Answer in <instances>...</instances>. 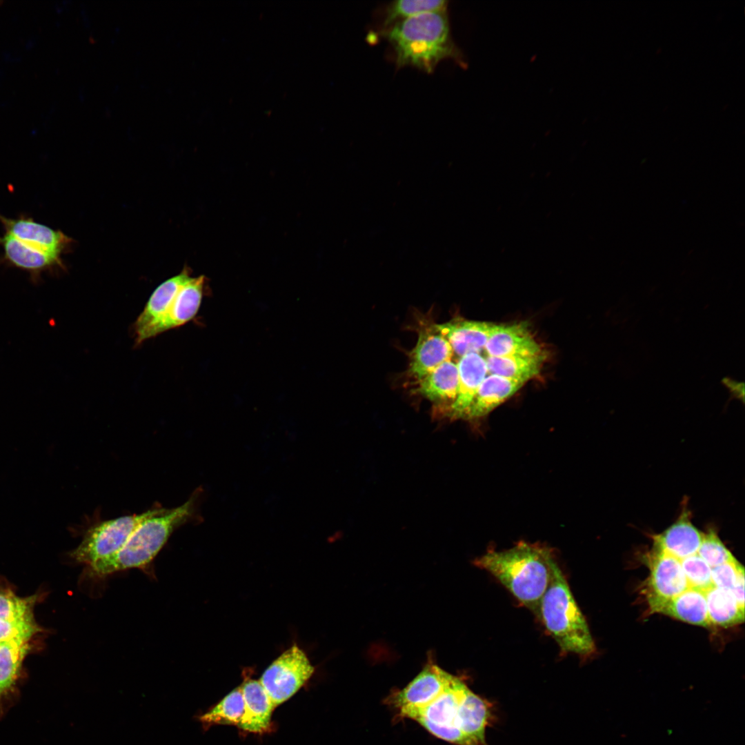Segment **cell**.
I'll return each mask as SVG.
<instances>
[{"label":"cell","instance_id":"obj_1","mask_svg":"<svg viewBox=\"0 0 745 745\" xmlns=\"http://www.w3.org/2000/svg\"><path fill=\"white\" fill-rule=\"evenodd\" d=\"M398 716L413 719L435 737L456 745H488L486 728L490 719L487 702L453 675L444 690L419 708L397 710Z\"/></svg>","mask_w":745,"mask_h":745},{"label":"cell","instance_id":"obj_2","mask_svg":"<svg viewBox=\"0 0 745 745\" xmlns=\"http://www.w3.org/2000/svg\"><path fill=\"white\" fill-rule=\"evenodd\" d=\"M203 493V488L198 487L183 504L172 508L160 506L137 527L116 554L88 566V575L102 577L148 566L175 530L188 523L203 520L199 510Z\"/></svg>","mask_w":745,"mask_h":745},{"label":"cell","instance_id":"obj_3","mask_svg":"<svg viewBox=\"0 0 745 745\" xmlns=\"http://www.w3.org/2000/svg\"><path fill=\"white\" fill-rule=\"evenodd\" d=\"M555 562L549 548L522 542L506 550L488 551L475 564L494 576L537 615Z\"/></svg>","mask_w":745,"mask_h":745},{"label":"cell","instance_id":"obj_4","mask_svg":"<svg viewBox=\"0 0 745 745\" xmlns=\"http://www.w3.org/2000/svg\"><path fill=\"white\" fill-rule=\"evenodd\" d=\"M398 66H411L431 72L442 60L459 55L453 42L446 10L399 21L384 32Z\"/></svg>","mask_w":745,"mask_h":745},{"label":"cell","instance_id":"obj_5","mask_svg":"<svg viewBox=\"0 0 745 745\" xmlns=\"http://www.w3.org/2000/svg\"><path fill=\"white\" fill-rule=\"evenodd\" d=\"M537 616L562 651L589 656L595 645L588 623L556 562Z\"/></svg>","mask_w":745,"mask_h":745},{"label":"cell","instance_id":"obj_6","mask_svg":"<svg viewBox=\"0 0 745 745\" xmlns=\"http://www.w3.org/2000/svg\"><path fill=\"white\" fill-rule=\"evenodd\" d=\"M155 506L141 514L126 515L100 522L89 528L80 544L71 551L70 557L88 566L116 554L137 527L154 514Z\"/></svg>","mask_w":745,"mask_h":745},{"label":"cell","instance_id":"obj_7","mask_svg":"<svg viewBox=\"0 0 745 745\" xmlns=\"http://www.w3.org/2000/svg\"><path fill=\"white\" fill-rule=\"evenodd\" d=\"M314 671L306 653L295 644L273 661L259 681L275 708L294 695Z\"/></svg>","mask_w":745,"mask_h":745},{"label":"cell","instance_id":"obj_8","mask_svg":"<svg viewBox=\"0 0 745 745\" xmlns=\"http://www.w3.org/2000/svg\"><path fill=\"white\" fill-rule=\"evenodd\" d=\"M650 552L646 597L651 611L656 613L661 606L689 586L679 559L654 547Z\"/></svg>","mask_w":745,"mask_h":745},{"label":"cell","instance_id":"obj_9","mask_svg":"<svg viewBox=\"0 0 745 745\" xmlns=\"http://www.w3.org/2000/svg\"><path fill=\"white\" fill-rule=\"evenodd\" d=\"M418 338L409 353L408 375L415 381L421 379L440 364L452 359L450 344L438 330L436 324L424 319L419 321Z\"/></svg>","mask_w":745,"mask_h":745},{"label":"cell","instance_id":"obj_10","mask_svg":"<svg viewBox=\"0 0 745 745\" xmlns=\"http://www.w3.org/2000/svg\"><path fill=\"white\" fill-rule=\"evenodd\" d=\"M453 677L430 662L405 688L390 695L386 699L387 703L397 711L424 706L444 690Z\"/></svg>","mask_w":745,"mask_h":745},{"label":"cell","instance_id":"obj_11","mask_svg":"<svg viewBox=\"0 0 745 745\" xmlns=\"http://www.w3.org/2000/svg\"><path fill=\"white\" fill-rule=\"evenodd\" d=\"M0 222L7 233L28 246L61 257L72 239L59 230H55L33 219L21 215L8 218L0 214Z\"/></svg>","mask_w":745,"mask_h":745},{"label":"cell","instance_id":"obj_12","mask_svg":"<svg viewBox=\"0 0 745 745\" xmlns=\"http://www.w3.org/2000/svg\"><path fill=\"white\" fill-rule=\"evenodd\" d=\"M206 282L203 275L191 277L179 291L167 314L146 332L141 343L194 319L202 301Z\"/></svg>","mask_w":745,"mask_h":745},{"label":"cell","instance_id":"obj_13","mask_svg":"<svg viewBox=\"0 0 745 745\" xmlns=\"http://www.w3.org/2000/svg\"><path fill=\"white\" fill-rule=\"evenodd\" d=\"M484 349L490 357L534 356L542 354L528 325L493 324Z\"/></svg>","mask_w":745,"mask_h":745},{"label":"cell","instance_id":"obj_14","mask_svg":"<svg viewBox=\"0 0 745 745\" xmlns=\"http://www.w3.org/2000/svg\"><path fill=\"white\" fill-rule=\"evenodd\" d=\"M188 268L159 285L146 302L133 324L135 341L141 343L146 332L159 322L168 312L181 287L190 278Z\"/></svg>","mask_w":745,"mask_h":745},{"label":"cell","instance_id":"obj_15","mask_svg":"<svg viewBox=\"0 0 745 745\" xmlns=\"http://www.w3.org/2000/svg\"><path fill=\"white\" fill-rule=\"evenodd\" d=\"M0 246L1 261L28 272L34 282L42 273L63 267L61 257L33 248L7 233L0 236Z\"/></svg>","mask_w":745,"mask_h":745},{"label":"cell","instance_id":"obj_16","mask_svg":"<svg viewBox=\"0 0 745 745\" xmlns=\"http://www.w3.org/2000/svg\"><path fill=\"white\" fill-rule=\"evenodd\" d=\"M703 533L693 524L685 505L677 519L661 533L652 535L653 547L682 560L697 553Z\"/></svg>","mask_w":745,"mask_h":745},{"label":"cell","instance_id":"obj_17","mask_svg":"<svg viewBox=\"0 0 745 745\" xmlns=\"http://www.w3.org/2000/svg\"><path fill=\"white\" fill-rule=\"evenodd\" d=\"M459 386L455 401L444 413L453 419H464L481 382L486 377V359L479 353L471 352L459 359Z\"/></svg>","mask_w":745,"mask_h":745},{"label":"cell","instance_id":"obj_18","mask_svg":"<svg viewBox=\"0 0 745 745\" xmlns=\"http://www.w3.org/2000/svg\"><path fill=\"white\" fill-rule=\"evenodd\" d=\"M492 325L461 318L436 324L438 330L450 344L453 355H456L459 358L471 352L479 353L484 349Z\"/></svg>","mask_w":745,"mask_h":745},{"label":"cell","instance_id":"obj_19","mask_svg":"<svg viewBox=\"0 0 745 745\" xmlns=\"http://www.w3.org/2000/svg\"><path fill=\"white\" fill-rule=\"evenodd\" d=\"M459 386L457 363L444 361L433 371L416 381L414 391L438 404L444 411L455 401Z\"/></svg>","mask_w":745,"mask_h":745},{"label":"cell","instance_id":"obj_20","mask_svg":"<svg viewBox=\"0 0 745 745\" xmlns=\"http://www.w3.org/2000/svg\"><path fill=\"white\" fill-rule=\"evenodd\" d=\"M526 382L490 374L486 376L468 407L464 419L484 417L513 395Z\"/></svg>","mask_w":745,"mask_h":745},{"label":"cell","instance_id":"obj_21","mask_svg":"<svg viewBox=\"0 0 745 745\" xmlns=\"http://www.w3.org/2000/svg\"><path fill=\"white\" fill-rule=\"evenodd\" d=\"M244 714L238 727L251 733H264L269 729L275 706L259 680L248 679L241 686Z\"/></svg>","mask_w":745,"mask_h":745},{"label":"cell","instance_id":"obj_22","mask_svg":"<svg viewBox=\"0 0 745 745\" xmlns=\"http://www.w3.org/2000/svg\"><path fill=\"white\" fill-rule=\"evenodd\" d=\"M656 613L704 627L711 626L704 591L688 588L661 606Z\"/></svg>","mask_w":745,"mask_h":745},{"label":"cell","instance_id":"obj_23","mask_svg":"<svg viewBox=\"0 0 745 745\" xmlns=\"http://www.w3.org/2000/svg\"><path fill=\"white\" fill-rule=\"evenodd\" d=\"M545 358L542 353L534 356H488L485 359L490 374L526 382L539 375Z\"/></svg>","mask_w":745,"mask_h":745},{"label":"cell","instance_id":"obj_24","mask_svg":"<svg viewBox=\"0 0 745 745\" xmlns=\"http://www.w3.org/2000/svg\"><path fill=\"white\" fill-rule=\"evenodd\" d=\"M704 593L711 625L727 628L744 622V609L731 590L712 586Z\"/></svg>","mask_w":745,"mask_h":745},{"label":"cell","instance_id":"obj_25","mask_svg":"<svg viewBox=\"0 0 745 745\" xmlns=\"http://www.w3.org/2000/svg\"><path fill=\"white\" fill-rule=\"evenodd\" d=\"M28 651L29 641L13 639L0 642V699L14 686Z\"/></svg>","mask_w":745,"mask_h":745},{"label":"cell","instance_id":"obj_26","mask_svg":"<svg viewBox=\"0 0 745 745\" xmlns=\"http://www.w3.org/2000/svg\"><path fill=\"white\" fill-rule=\"evenodd\" d=\"M244 702L241 686L226 695L217 705L200 717L206 724L238 726L244 714Z\"/></svg>","mask_w":745,"mask_h":745},{"label":"cell","instance_id":"obj_27","mask_svg":"<svg viewBox=\"0 0 745 745\" xmlns=\"http://www.w3.org/2000/svg\"><path fill=\"white\" fill-rule=\"evenodd\" d=\"M447 1L444 0H400L393 2L387 8L384 26L390 27L403 19L428 12L445 10Z\"/></svg>","mask_w":745,"mask_h":745},{"label":"cell","instance_id":"obj_28","mask_svg":"<svg viewBox=\"0 0 745 745\" xmlns=\"http://www.w3.org/2000/svg\"><path fill=\"white\" fill-rule=\"evenodd\" d=\"M37 597H21L12 590L0 586V619L10 621H33V608Z\"/></svg>","mask_w":745,"mask_h":745},{"label":"cell","instance_id":"obj_29","mask_svg":"<svg viewBox=\"0 0 745 745\" xmlns=\"http://www.w3.org/2000/svg\"><path fill=\"white\" fill-rule=\"evenodd\" d=\"M697 554L711 567L733 560L735 557L723 544L716 531L708 529L703 537Z\"/></svg>","mask_w":745,"mask_h":745},{"label":"cell","instance_id":"obj_30","mask_svg":"<svg viewBox=\"0 0 745 745\" xmlns=\"http://www.w3.org/2000/svg\"><path fill=\"white\" fill-rule=\"evenodd\" d=\"M680 562L689 588L705 592L713 586L711 567L697 553Z\"/></svg>","mask_w":745,"mask_h":745},{"label":"cell","instance_id":"obj_31","mask_svg":"<svg viewBox=\"0 0 745 745\" xmlns=\"http://www.w3.org/2000/svg\"><path fill=\"white\" fill-rule=\"evenodd\" d=\"M40 630L34 620L10 621L0 619V642L13 639L30 641Z\"/></svg>","mask_w":745,"mask_h":745},{"label":"cell","instance_id":"obj_32","mask_svg":"<svg viewBox=\"0 0 745 745\" xmlns=\"http://www.w3.org/2000/svg\"><path fill=\"white\" fill-rule=\"evenodd\" d=\"M744 570L743 566L735 558L711 568L713 585L731 591L740 573Z\"/></svg>","mask_w":745,"mask_h":745},{"label":"cell","instance_id":"obj_33","mask_svg":"<svg viewBox=\"0 0 745 745\" xmlns=\"http://www.w3.org/2000/svg\"><path fill=\"white\" fill-rule=\"evenodd\" d=\"M731 592L739 606L744 609V570L740 573Z\"/></svg>","mask_w":745,"mask_h":745},{"label":"cell","instance_id":"obj_34","mask_svg":"<svg viewBox=\"0 0 745 745\" xmlns=\"http://www.w3.org/2000/svg\"><path fill=\"white\" fill-rule=\"evenodd\" d=\"M724 383L731 390L735 397L744 398V384L736 381L726 379Z\"/></svg>","mask_w":745,"mask_h":745}]
</instances>
